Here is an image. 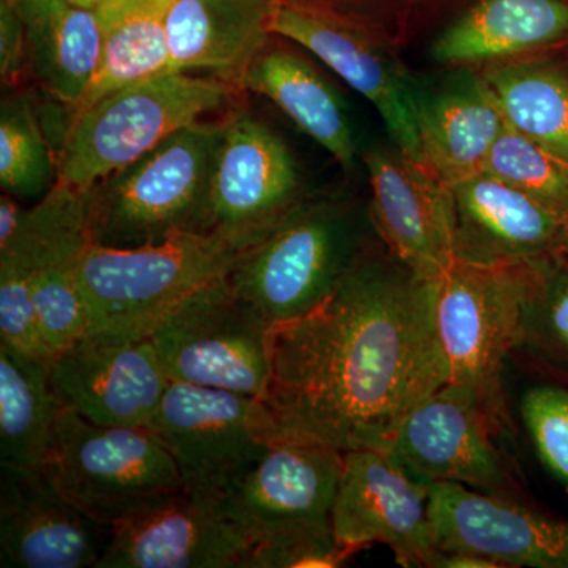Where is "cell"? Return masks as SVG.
Listing matches in <instances>:
<instances>
[{
	"label": "cell",
	"instance_id": "6da1fadb",
	"mask_svg": "<svg viewBox=\"0 0 568 568\" xmlns=\"http://www.w3.org/2000/svg\"><path fill=\"white\" fill-rule=\"evenodd\" d=\"M435 297L436 278L377 237L323 304L272 325L260 402L276 437L387 450L407 414L448 383Z\"/></svg>",
	"mask_w": 568,
	"mask_h": 568
},
{
	"label": "cell",
	"instance_id": "7a4b0ae2",
	"mask_svg": "<svg viewBox=\"0 0 568 568\" xmlns=\"http://www.w3.org/2000/svg\"><path fill=\"white\" fill-rule=\"evenodd\" d=\"M376 239L368 207L308 196L242 254L230 282L271 327L287 323L323 304Z\"/></svg>",
	"mask_w": 568,
	"mask_h": 568
},
{
	"label": "cell",
	"instance_id": "3957f363",
	"mask_svg": "<svg viewBox=\"0 0 568 568\" xmlns=\"http://www.w3.org/2000/svg\"><path fill=\"white\" fill-rule=\"evenodd\" d=\"M226 115L179 130L142 159L91 186L85 192L89 241L136 248L175 234L212 233L213 160Z\"/></svg>",
	"mask_w": 568,
	"mask_h": 568
},
{
	"label": "cell",
	"instance_id": "277c9868",
	"mask_svg": "<svg viewBox=\"0 0 568 568\" xmlns=\"http://www.w3.org/2000/svg\"><path fill=\"white\" fill-rule=\"evenodd\" d=\"M244 91L194 73H166L108 93L70 112L58 153V182L88 192L153 151L171 134L227 114Z\"/></svg>",
	"mask_w": 568,
	"mask_h": 568
},
{
	"label": "cell",
	"instance_id": "5b68a950",
	"mask_svg": "<svg viewBox=\"0 0 568 568\" xmlns=\"http://www.w3.org/2000/svg\"><path fill=\"white\" fill-rule=\"evenodd\" d=\"M246 250L219 233H181L136 248L89 241L78 256L77 280L91 332L148 336L186 295L230 275Z\"/></svg>",
	"mask_w": 568,
	"mask_h": 568
},
{
	"label": "cell",
	"instance_id": "8992f818",
	"mask_svg": "<svg viewBox=\"0 0 568 568\" xmlns=\"http://www.w3.org/2000/svg\"><path fill=\"white\" fill-rule=\"evenodd\" d=\"M41 467L73 506L110 528L182 491L174 458L152 432L97 425L65 407Z\"/></svg>",
	"mask_w": 568,
	"mask_h": 568
},
{
	"label": "cell",
	"instance_id": "52a82bcc",
	"mask_svg": "<svg viewBox=\"0 0 568 568\" xmlns=\"http://www.w3.org/2000/svg\"><path fill=\"white\" fill-rule=\"evenodd\" d=\"M534 263L484 265L454 257L436 278L437 339L448 384L470 388L500 422L503 369L518 347Z\"/></svg>",
	"mask_w": 568,
	"mask_h": 568
},
{
	"label": "cell",
	"instance_id": "ba28073f",
	"mask_svg": "<svg viewBox=\"0 0 568 568\" xmlns=\"http://www.w3.org/2000/svg\"><path fill=\"white\" fill-rule=\"evenodd\" d=\"M268 331L227 275L186 295L153 325L149 338L171 383L261 399L271 376Z\"/></svg>",
	"mask_w": 568,
	"mask_h": 568
},
{
	"label": "cell",
	"instance_id": "9c48e42d",
	"mask_svg": "<svg viewBox=\"0 0 568 568\" xmlns=\"http://www.w3.org/2000/svg\"><path fill=\"white\" fill-rule=\"evenodd\" d=\"M148 429L174 458L182 491L215 507L276 437L260 399L185 383L168 386Z\"/></svg>",
	"mask_w": 568,
	"mask_h": 568
},
{
	"label": "cell",
	"instance_id": "30bf717a",
	"mask_svg": "<svg viewBox=\"0 0 568 568\" xmlns=\"http://www.w3.org/2000/svg\"><path fill=\"white\" fill-rule=\"evenodd\" d=\"M271 31L315 55L364 95L396 148L417 160L420 100L398 44L324 0H275Z\"/></svg>",
	"mask_w": 568,
	"mask_h": 568
},
{
	"label": "cell",
	"instance_id": "8fae6325",
	"mask_svg": "<svg viewBox=\"0 0 568 568\" xmlns=\"http://www.w3.org/2000/svg\"><path fill=\"white\" fill-rule=\"evenodd\" d=\"M308 196L282 136L256 115L237 108L231 111L213 160L212 233L252 248Z\"/></svg>",
	"mask_w": 568,
	"mask_h": 568
},
{
	"label": "cell",
	"instance_id": "7c38bea8",
	"mask_svg": "<svg viewBox=\"0 0 568 568\" xmlns=\"http://www.w3.org/2000/svg\"><path fill=\"white\" fill-rule=\"evenodd\" d=\"M432 485L410 474L387 450L343 452L331 525L349 551L387 545L403 567H428L435 551L429 521Z\"/></svg>",
	"mask_w": 568,
	"mask_h": 568
},
{
	"label": "cell",
	"instance_id": "4fadbf2b",
	"mask_svg": "<svg viewBox=\"0 0 568 568\" xmlns=\"http://www.w3.org/2000/svg\"><path fill=\"white\" fill-rule=\"evenodd\" d=\"M428 22L437 70L478 73L568 50V0H440L416 33Z\"/></svg>",
	"mask_w": 568,
	"mask_h": 568
},
{
	"label": "cell",
	"instance_id": "5bb4252c",
	"mask_svg": "<svg viewBox=\"0 0 568 568\" xmlns=\"http://www.w3.org/2000/svg\"><path fill=\"white\" fill-rule=\"evenodd\" d=\"M65 409L97 425L149 428L171 381L148 336L89 332L51 362Z\"/></svg>",
	"mask_w": 568,
	"mask_h": 568
},
{
	"label": "cell",
	"instance_id": "9a60e30c",
	"mask_svg": "<svg viewBox=\"0 0 568 568\" xmlns=\"http://www.w3.org/2000/svg\"><path fill=\"white\" fill-rule=\"evenodd\" d=\"M499 424L476 392L447 383L407 414L387 452L426 484L504 496L510 478L491 436Z\"/></svg>",
	"mask_w": 568,
	"mask_h": 568
},
{
	"label": "cell",
	"instance_id": "2e32d148",
	"mask_svg": "<svg viewBox=\"0 0 568 568\" xmlns=\"http://www.w3.org/2000/svg\"><path fill=\"white\" fill-rule=\"evenodd\" d=\"M436 549L467 552L499 568H568V521L454 481L432 485Z\"/></svg>",
	"mask_w": 568,
	"mask_h": 568
},
{
	"label": "cell",
	"instance_id": "e0dca14e",
	"mask_svg": "<svg viewBox=\"0 0 568 568\" xmlns=\"http://www.w3.org/2000/svg\"><path fill=\"white\" fill-rule=\"evenodd\" d=\"M112 528L85 515L43 467L0 465V567L99 566Z\"/></svg>",
	"mask_w": 568,
	"mask_h": 568
},
{
	"label": "cell",
	"instance_id": "ac0fdd59",
	"mask_svg": "<svg viewBox=\"0 0 568 568\" xmlns=\"http://www.w3.org/2000/svg\"><path fill=\"white\" fill-rule=\"evenodd\" d=\"M343 452L301 436H278L219 508L256 540L295 525H331Z\"/></svg>",
	"mask_w": 568,
	"mask_h": 568
},
{
	"label": "cell",
	"instance_id": "d6986e66",
	"mask_svg": "<svg viewBox=\"0 0 568 568\" xmlns=\"http://www.w3.org/2000/svg\"><path fill=\"white\" fill-rule=\"evenodd\" d=\"M252 547L219 507L178 491L118 523L97 568H241Z\"/></svg>",
	"mask_w": 568,
	"mask_h": 568
},
{
	"label": "cell",
	"instance_id": "ffe728a7",
	"mask_svg": "<svg viewBox=\"0 0 568 568\" xmlns=\"http://www.w3.org/2000/svg\"><path fill=\"white\" fill-rule=\"evenodd\" d=\"M364 160L377 237L414 271L437 278L454 261L448 186L398 148L369 149Z\"/></svg>",
	"mask_w": 568,
	"mask_h": 568
},
{
	"label": "cell",
	"instance_id": "44dd1931",
	"mask_svg": "<svg viewBox=\"0 0 568 568\" xmlns=\"http://www.w3.org/2000/svg\"><path fill=\"white\" fill-rule=\"evenodd\" d=\"M454 257L466 263H534L560 253L568 220L487 173L448 186Z\"/></svg>",
	"mask_w": 568,
	"mask_h": 568
},
{
	"label": "cell",
	"instance_id": "7402d4cb",
	"mask_svg": "<svg viewBox=\"0 0 568 568\" xmlns=\"http://www.w3.org/2000/svg\"><path fill=\"white\" fill-rule=\"evenodd\" d=\"M274 3L173 0L166 18L171 73L200 71L244 91L246 71L274 37Z\"/></svg>",
	"mask_w": 568,
	"mask_h": 568
},
{
	"label": "cell",
	"instance_id": "603a6c76",
	"mask_svg": "<svg viewBox=\"0 0 568 568\" xmlns=\"http://www.w3.org/2000/svg\"><path fill=\"white\" fill-rule=\"evenodd\" d=\"M301 51L293 41L272 37L246 71L244 91L274 103L298 130L331 153L343 170L351 171L357 144L345 103L332 82Z\"/></svg>",
	"mask_w": 568,
	"mask_h": 568
},
{
	"label": "cell",
	"instance_id": "cb8c5ba5",
	"mask_svg": "<svg viewBox=\"0 0 568 568\" xmlns=\"http://www.w3.org/2000/svg\"><path fill=\"white\" fill-rule=\"evenodd\" d=\"M24 26L31 80L74 110L91 89L102 59L97 10L70 0H11Z\"/></svg>",
	"mask_w": 568,
	"mask_h": 568
},
{
	"label": "cell",
	"instance_id": "d4e9b609",
	"mask_svg": "<svg viewBox=\"0 0 568 568\" xmlns=\"http://www.w3.org/2000/svg\"><path fill=\"white\" fill-rule=\"evenodd\" d=\"M463 88L418 102L417 162L443 185L485 173L506 121L474 73Z\"/></svg>",
	"mask_w": 568,
	"mask_h": 568
},
{
	"label": "cell",
	"instance_id": "484cf974",
	"mask_svg": "<svg viewBox=\"0 0 568 568\" xmlns=\"http://www.w3.org/2000/svg\"><path fill=\"white\" fill-rule=\"evenodd\" d=\"M537 55L478 71L510 129L568 162V62Z\"/></svg>",
	"mask_w": 568,
	"mask_h": 568
},
{
	"label": "cell",
	"instance_id": "4316f807",
	"mask_svg": "<svg viewBox=\"0 0 568 568\" xmlns=\"http://www.w3.org/2000/svg\"><path fill=\"white\" fill-rule=\"evenodd\" d=\"M173 0H106L97 10L103 50L99 70L82 102L91 106L108 93L170 71L166 18Z\"/></svg>",
	"mask_w": 568,
	"mask_h": 568
},
{
	"label": "cell",
	"instance_id": "83f0119b",
	"mask_svg": "<svg viewBox=\"0 0 568 568\" xmlns=\"http://www.w3.org/2000/svg\"><path fill=\"white\" fill-rule=\"evenodd\" d=\"M51 364L0 345V465H43L63 406Z\"/></svg>",
	"mask_w": 568,
	"mask_h": 568
},
{
	"label": "cell",
	"instance_id": "f1b7e54d",
	"mask_svg": "<svg viewBox=\"0 0 568 568\" xmlns=\"http://www.w3.org/2000/svg\"><path fill=\"white\" fill-rule=\"evenodd\" d=\"M58 183V151L51 148L31 97L14 93L0 110V186L18 200L47 196Z\"/></svg>",
	"mask_w": 568,
	"mask_h": 568
},
{
	"label": "cell",
	"instance_id": "f546056e",
	"mask_svg": "<svg viewBox=\"0 0 568 568\" xmlns=\"http://www.w3.org/2000/svg\"><path fill=\"white\" fill-rule=\"evenodd\" d=\"M518 347L568 379V256L551 254L536 261Z\"/></svg>",
	"mask_w": 568,
	"mask_h": 568
},
{
	"label": "cell",
	"instance_id": "4dcf8cb0",
	"mask_svg": "<svg viewBox=\"0 0 568 568\" xmlns=\"http://www.w3.org/2000/svg\"><path fill=\"white\" fill-rule=\"evenodd\" d=\"M485 171L568 220V162L507 123Z\"/></svg>",
	"mask_w": 568,
	"mask_h": 568
},
{
	"label": "cell",
	"instance_id": "1f68e13d",
	"mask_svg": "<svg viewBox=\"0 0 568 568\" xmlns=\"http://www.w3.org/2000/svg\"><path fill=\"white\" fill-rule=\"evenodd\" d=\"M78 256L54 261L31 278L41 339L52 358L91 332V313L77 280Z\"/></svg>",
	"mask_w": 568,
	"mask_h": 568
},
{
	"label": "cell",
	"instance_id": "d6a6232c",
	"mask_svg": "<svg viewBox=\"0 0 568 568\" xmlns=\"http://www.w3.org/2000/svg\"><path fill=\"white\" fill-rule=\"evenodd\" d=\"M353 556L338 544L332 526L295 525L256 537L241 568H335Z\"/></svg>",
	"mask_w": 568,
	"mask_h": 568
},
{
	"label": "cell",
	"instance_id": "836d02e7",
	"mask_svg": "<svg viewBox=\"0 0 568 568\" xmlns=\"http://www.w3.org/2000/svg\"><path fill=\"white\" fill-rule=\"evenodd\" d=\"M521 416L538 458L568 491V387H530L521 398Z\"/></svg>",
	"mask_w": 568,
	"mask_h": 568
},
{
	"label": "cell",
	"instance_id": "e575fe53",
	"mask_svg": "<svg viewBox=\"0 0 568 568\" xmlns=\"http://www.w3.org/2000/svg\"><path fill=\"white\" fill-rule=\"evenodd\" d=\"M334 9L368 22L399 48H405L422 20L440 0H324Z\"/></svg>",
	"mask_w": 568,
	"mask_h": 568
},
{
	"label": "cell",
	"instance_id": "d590c367",
	"mask_svg": "<svg viewBox=\"0 0 568 568\" xmlns=\"http://www.w3.org/2000/svg\"><path fill=\"white\" fill-rule=\"evenodd\" d=\"M0 77L9 89L31 78L24 26L11 0H0Z\"/></svg>",
	"mask_w": 568,
	"mask_h": 568
},
{
	"label": "cell",
	"instance_id": "8d00e7d4",
	"mask_svg": "<svg viewBox=\"0 0 568 568\" xmlns=\"http://www.w3.org/2000/svg\"><path fill=\"white\" fill-rule=\"evenodd\" d=\"M26 207L13 194L2 193L0 196V245L7 244L20 227Z\"/></svg>",
	"mask_w": 568,
	"mask_h": 568
},
{
	"label": "cell",
	"instance_id": "74e56055",
	"mask_svg": "<svg viewBox=\"0 0 568 568\" xmlns=\"http://www.w3.org/2000/svg\"><path fill=\"white\" fill-rule=\"evenodd\" d=\"M71 3H77V6L85 7V9H99L102 3L106 2V0H70Z\"/></svg>",
	"mask_w": 568,
	"mask_h": 568
},
{
	"label": "cell",
	"instance_id": "f35d334b",
	"mask_svg": "<svg viewBox=\"0 0 568 568\" xmlns=\"http://www.w3.org/2000/svg\"><path fill=\"white\" fill-rule=\"evenodd\" d=\"M560 253L566 254L568 256V230L566 235V242H564L562 250H560Z\"/></svg>",
	"mask_w": 568,
	"mask_h": 568
}]
</instances>
